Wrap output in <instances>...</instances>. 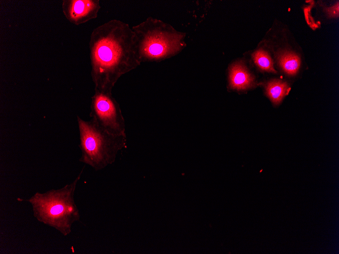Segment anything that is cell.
<instances>
[{"instance_id":"cell-9","label":"cell","mask_w":339,"mask_h":254,"mask_svg":"<svg viewBox=\"0 0 339 254\" xmlns=\"http://www.w3.org/2000/svg\"><path fill=\"white\" fill-rule=\"evenodd\" d=\"M279 60L283 70L290 75L296 74L300 67L299 57L295 54L291 52L283 53L279 57Z\"/></svg>"},{"instance_id":"cell-3","label":"cell","mask_w":339,"mask_h":254,"mask_svg":"<svg viewBox=\"0 0 339 254\" xmlns=\"http://www.w3.org/2000/svg\"><path fill=\"white\" fill-rule=\"evenodd\" d=\"M131 29L137 58L141 63L171 57L180 52L186 45L184 33L151 17Z\"/></svg>"},{"instance_id":"cell-11","label":"cell","mask_w":339,"mask_h":254,"mask_svg":"<svg viewBox=\"0 0 339 254\" xmlns=\"http://www.w3.org/2000/svg\"><path fill=\"white\" fill-rule=\"evenodd\" d=\"M325 11L327 14L328 17H337L338 15V3L329 8H325Z\"/></svg>"},{"instance_id":"cell-7","label":"cell","mask_w":339,"mask_h":254,"mask_svg":"<svg viewBox=\"0 0 339 254\" xmlns=\"http://www.w3.org/2000/svg\"><path fill=\"white\" fill-rule=\"evenodd\" d=\"M229 82L232 88L244 90L252 86L254 79L243 65L236 63L230 69Z\"/></svg>"},{"instance_id":"cell-2","label":"cell","mask_w":339,"mask_h":254,"mask_svg":"<svg viewBox=\"0 0 339 254\" xmlns=\"http://www.w3.org/2000/svg\"><path fill=\"white\" fill-rule=\"evenodd\" d=\"M83 170L73 182L61 188L37 192L28 199L17 200L30 204L33 215L39 222L67 236L71 232L73 224L80 218L74 194Z\"/></svg>"},{"instance_id":"cell-5","label":"cell","mask_w":339,"mask_h":254,"mask_svg":"<svg viewBox=\"0 0 339 254\" xmlns=\"http://www.w3.org/2000/svg\"><path fill=\"white\" fill-rule=\"evenodd\" d=\"M94 90L91 97L90 120L109 133L126 136L125 120L119 104L112 93Z\"/></svg>"},{"instance_id":"cell-6","label":"cell","mask_w":339,"mask_h":254,"mask_svg":"<svg viewBox=\"0 0 339 254\" xmlns=\"http://www.w3.org/2000/svg\"><path fill=\"white\" fill-rule=\"evenodd\" d=\"M62 9L66 18L78 25L96 18L100 6L98 0H64Z\"/></svg>"},{"instance_id":"cell-10","label":"cell","mask_w":339,"mask_h":254,"mask_svg":"<svg viewBox=\"0 0 339 254\" xmlns=\"http://www.w3.org/2000/svg\"><path fill=\"white\" fill-rule=\"evenodd\" d=\"M255 64L262 70L275 72L273 61L268 54L263 50L259 49L252 55Z\"/></svg>"},{"instance_id":"cell-8","label":"cell","mask_w":339,"mask_h":254,"mask_svg":"<svg viewBox=\"0 0 339 254\" xmlns=\"http://www.w3.org/2000/svg\"><path fill=\"white\" fill-rule=\"evenodd\" d=\"M288 90L287 83L278 80L270 81L266 86L267 95L275 104L281 102L288 93Z\"/></svg>"},{"instance_id":"cell-4","label":"cell","mask_w":339,"mask_h":254,"mask_svg":"<svg viewBox=\"0 0 339 254\" xmlns=\"http://www.w3.org/2000/svg\"><path fill=\"white\" fill-rule=\"evenodd\" d=\"M81 157L79 161L96 171L113 164L119 152L125 148L126 136L115 135L99 128L91 120L77 116Z\"/></svg>"},{"instance_id":"cell-1","label":"cell","mask_w":339,"mask_h":254,"mask_svg":"<svg viewBox=\"0 0 339 254\" xmlns=\"http://www.w3.org/2000/svg\"><path fill=\"white\" fill-rule=\"evenodd\" d=\"M89 47L94 90L112 93L119 78L141 64L136 54L134 33L122 21L111 20L94 28Z\"/></svg>"}]
</instances>
